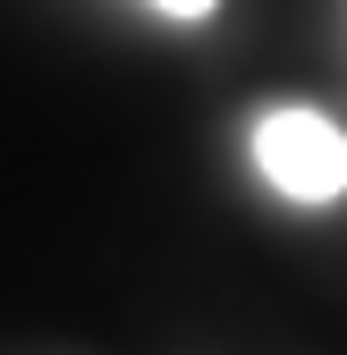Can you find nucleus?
Returning a JSON list of instances; mask_svg holds the SVG:
<instances>
[{"label": "nucleus", "mask_w": 347, "mask_h": 355, "mask_svg": "<svg viewBox=\"0 0 347 355\" xmlns=\"http://www.w3.org/2000/svg\"><path fill=\"white\" fill-rule=\"evenodd\" d=\"M254 161L288 203H330L347 195V136L322 110H271L254 127Z\"/></svg>", "instance_id": "obj_1"}, {"label": "nucleus", "mask_w": 347, "mask_h": 355, "mask_svg": "<svg viewBox=\"0 0 347 355\" xmlns=\"http://www.w3.org/2000/svg\"><path fill=\"white\" fill-rule=\"evenodd\" d=\"M161 9H169V17H212L221 0H161Z\"/></svg>", "instance_id": "obj_2"}]
</instances>
